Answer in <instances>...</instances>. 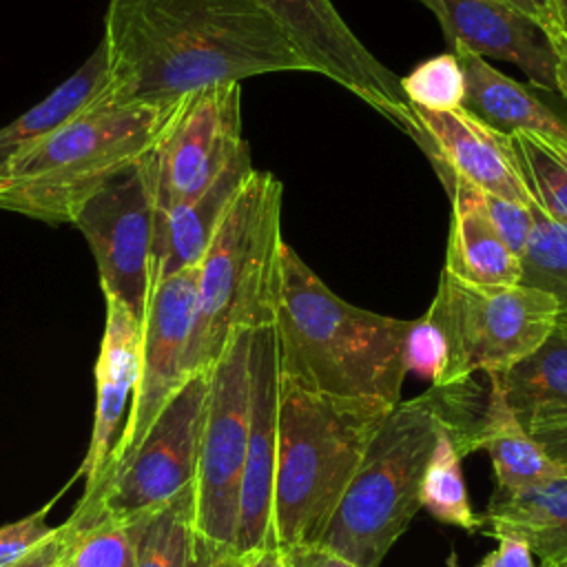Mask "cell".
<instances>
[{
  "instance_id": "10",
  "label": "cell",
  "mask_w": 567,
  "mask_h": 567,
  "mask_svg": "<svg viewBox=\"0 0 567 567\" xmlns=\"http://www.w3.org/2000/svg\"><path fill=\"white\" fill-rule=\"evenodd\" d=\"M244 144L239 82L206 86L182 97L142 157L155 210L164 213L204 193Z\"/></svg>"
},
{
  "instance_id": "2",
  "label": "cell",
  "mask_w": 567,
  "mask_h": 567,
  "mask_svg": "<svg viewBox=\"0 0 567 567\" xmlns=\"http://www.w3.org/2000/svg\"><path fill=\"white\" fill-rule=\"evenodd\" d=\"M410 323L343 301L297 250L281 246L272 319L279 374L303 392L392 410L408 374L403 343Z\"/></svg>"
},
{
  "instance_id": "33",
  "label": "cell",
  "mask_w": 567,
  "mask_h": 567,
  "mask_svg": "<svg viewBox=\"0 0 567 567\" xmlns=\"http://www.w3.org/2000/svg\"><path fill=\"white\" fill-rule=\"evenodd\" d=\"M53 503L55 498L49 501L38 512L0 527V567H7L24 558L33 547H38L44 538L53 534L55 527L47 523V514L53 507Z\"/></svg>"
},
{
  "instance_id": "37",
  "label": "cell",
  "mask_w": 567,
  "mask_h": 567,
  "mask_svg": "<svg viewBox=\"0 0 567 567\" xmlns=\"http://www.w3.org/2000/svg\"><path fill=\"white\" fill-rule=\"evenodd\" d=\"M288 567H357L354 563L346 560L343 556L323 549L319 545L308 547H292L284 551Z\"/></svg>"
},
{
  "instance_id": "3",
  "label": "cell",
  "mask_w": 567,
  "mask_h": 567,
  "mask_svg": "<svg viewBox=\"0 0 567 567\" xmlns=\"http://www.w3.org/2000/svg\"><path fill=\"white\" fill-rule=\"evenodd\" d=\"M470 381L432 385L381 419L319 547L357 567L381 565L421 509V483L441 430L474 425L461 421Z\"/></svg>"
},
{
  "instance_id": "29",
  "label": "cell",
  "mask_w": 567,
  "mask_h": 567,
  "mask_svg": "<svg viewBox=\"0 0 567 567\" xmlns=\"http://www.w3.org/2000/svg\"><path fill=\"white\" fill-rule=\"evenodd\" d=\"M73 543V549L64 567H135L137 543L144 527L140 518H111L100 514H86Z\"/></svg>"
},
{
  "instance_id": "34",
  "label": "cell",
  "mask_w": 567,
  "mask_h": 567,
  "mask_svg": "<svg viewBox=\"0 0 567 567\" xmlns=\"http://www.w3.org/2000/svg\"><path fill=\"white\" fill-rule=\"evenodd\" d=\"M82 512L75 509L62 525H55L53 534L44 538L38 547H33L24 558L7 565V567H64L66 558L73 549L78 532L82 527Z\"/></svg>"
},
{
  "instance_id": "5",
  "label": "cell",
  "mask_w": 567,
  "mask_h": 567,
  "mask_svg": "<svg viewBox=\"0 0 567 567\" xmlns=\"http://www.w3.org/2000/svg\"><path fill=\"white\" fill-rule=\"evenodd\" d=\"M388 412L303 392L279 374L275 547L286 551L319 543Z\"/></svg>"
},
{
  "instance_id": "40",
  "label": "cell",
  "mask_w": 567,
  "mask_h": 567,
  "mask_svg": "<svg viewBox=\"0 0 567 567\" xmlns=\"http://www.w3.org/2000/svg\"><path fill=\"white\" fill-rule=\"evenodd\" d=\"M239 567H286V556L279 547H261L252 554L239 556Z\"/></svg>"
},
{
  "instance_id": "32",
  "label": "cell",
  "mask_w": 567,
  "mask_h": 567,
  "mask_svg": "<svg viewBox=\"0 0 567 567\" xmlns=\"http://www.w3.org/2000/svg\"><path fill=\"white\" fill-rule=\"evenodd\" d=\"M478 199L496 235L514 255L520 257L532 233V206L503 199L485 190H478Z\"/></svg>"
},
{
  "instance_id": "9",
  "label": "cell",
  "mask_w": 567,
  "mask_h": 567,
  "mask_svg": "<svg viewBox=\"0 0 567 567\" xmlns=\"http://www.w3.org/2000/svg\"><path fill=\"white\" fill-rule=\"evenodd\" d=\"M208 370L188 377L166 401L126 465L78 507L111 518H140L195 483L206 414Z\"/></svg>"
},
{
  "instance_id": "11",
  "label": "cell",
  "mask_w": 567,
  "mask_h": 567,
  "mask_svg": "<svg viewBox=\"0 0 567 567\" xmlns=\"http://www.w3.org/2000/svg\"><path fill=\"white\" fill-rule=\"evenodd\" d=\"M197 266L166 277H153L142 315L140 372L122 432L97 483L84 492L93 496L133 456L151 423L177 392L186 377V352L195 319Z\"/></svg>"
},
{
  "instance_id": "25",
  "label": "cell",
  "mask_w": 567,
  "mask_h": 567,
  "mask_svg": "<svg viewBox=\"0 0 567 567\" xmlns=\"http://www.w3.org/2000/svg\"><path fill=\"white\" fill-rule=\"evenodd\" d=\"M472 427H445L441 430L434 452L427 461L421 483V507L432 518L445 525H456L465 532H478L483 518L474 514L467 496V487L461 472V458L467 452Z\"/></svg>"
},
{
  "instance_id": "26",
  "label": "cell",
  "mask_w": 567,
  "mask_h": 567,
  "mask_svg": "<svg viewBox=\"0 0 567 567\" xmlns=\"http://www.w3.org/2000/svg\"><path fill=\"white\" fill-rule=\"evenodd\" d=\"M195 545V483H190L177 496L146 514L135 567H190Z\"/></svg>"
},
{
  "instance_id": "12",
  "label": "cell",
  "mask_w": 567,
  "mask_h": 567,
  "mask_svg": "<svg viewBox=\"0 0 567 567\" xmlns=\"http://www.w3.org/2000/svg\"><path fill=\"white\" fill-rule=\"evenodd\" d=\"M71 224L91 248L104 297L120 299L142 321L155 246V197L144 159L91 195Z\"/></svg>"
},
{
  "instance_id": "22",
  "label": "cell",
  "mask_w": 567,
  "mask_h": 567,
  "mask_svg": "<svg viewBox=\"0 0 567 567\" xmlns=\"http://www.w3.org/2000/svg\"><path fill=\"white\" fill-rule=\"evenodd\" d=\"M481 518L487 536L525 540L540 565L567 560V474L520 489L494 487Z\"/></svg>"
},
{
  "instance_id": "27",
  "label": "cell",
  "mask_w": 567,
  "mask_h": 567,
  "mask_svg": "<svg viewBox=\"0 0 567 567\" xmlns=\"http://www.w3.org/2000/svg\"><path fill=\"white\" fill-rule=\"evenodd\" d=\"M520 284L549 292L558 301L556 332L567 337V224L532 206V233L520 255Z\"/></svg>"
},
{
  "instance_id": "13",
  "label": "cell",
  "mask_w": 567,
  "mask_h": 567,
  "mask_svg": "<svg viewBox=\"0 0 567 567\" xmlns=\"http://www.w3.org/2000/svg\"><path fill=\"white\" fill-rule=\"evenodd\" d=\"M257 2L281 24L315 73L328 75L348 89L414 142L421 137L399 78L365 49L330 0Z\"/></svg>"
},
{
  "instance_id": "1",
  "label": "cell",
  "mask_w": 567,
  "mask_h": 567,
  "mask_svg": "<svg viewBox=\"0 0 567 567\" xmlns=\"http://www.w3.org/2000/svg\"><path fill=\"white\" fill-rule=\"evenodd\" d=\"M106 80L89 109L175 104L206 86L312 71L257 0H109Z\"/></svg>"
},
{
  "instance_id": "15",
  "label": "cell",
  "mask_w": 567,
  "mask_h": 567,
  "mask_svg": "<svg viewBox=\"0 0 567 567\" xmlns=\"http://www.w3.org/2000/svg\"><path fill=\"white\" fill-rule=\"evenodd\" d=\"M450 47L516 64L534 86L556 93V49L527 16L494 0H419Z\"/></svg>"
},
{
  "instance_id": "43",
  "label": "cell",
  "mask_w": 567,
  "mask_h": 567,
  "mask_svg": "<svg viewBox=\"0 0 567 567\" xmlns=\"http://www.w3.org/2000/svg\"><path fill=\"white\" fill-rule=\"evenodd\" d=\"M538 567H567V560H563V563H556V565H538Z\"/></svg>"
},
{
  "instance_id": "45",
  "label": "cell",
  "mask_w": 567,
  "mask_h": 567,
  "mask_svg": "<svg viewBox=\"0 0 567 567\" xmlns=\"http://www.w3.org/2000/svg\"><path fill=\"white\" fill-rule=\"evenodd\" d=\"M286 567H288V565H286Z\"/></svg>"
},
{
  "instance_id": "4",
  "label": "cell",
  "mask_w": 567,
  "mask_h": 567,
  "mask_svg": "<svg viewBox=\"0 0 567 567\" xmlns=\"http://www.w3.org/2000/svg\"><path fill=\"white\" fill-rule=\"evenodd\" d=\"M281 182L252 171L221 215L197 264L186 377L210 370L239 328L268 326L281 277Z\"/></svg>"
},
{
  "instance_id": "36",
  "label": "cell",
  "mask_w": 567,
  "mask_h": 567,
  "mask_svg": "<svg viewBox=\"0 0 567 567\" xmlns=\"http://www.w3.org/2000/svg\"><path fill=\"white\" fill-rule=\"evenodd\" d=\"M496 549L483 556L476 567H536L534 554L525 540L514 536H496Z\"/></svg>"
},
{
  "instance_id": "18",
  "label": "cell",
  "mask_w": 567,
  "mask_h": 567,
  "mask_svg": "<svg viewBox=\"0 0 567 567\" xmlns=\"http://www.w3.org/2000/svg\"><path fill=\"white\" fill-rule=\"evenodd\" d=\"M252 171L250 148L244 144L233 162L204 193L184 204L171 206L164 213L155 210L151 281L153 277H166L195 268L202 261L221 215Z\"/></svg>"
},
{
  "instance_id": "41",
  "label": "cell",
  "mask_w": 567,
  "mask_h": 567,
  "mask_svg": "<svg viewBox=\"0 0 567 567\" xmlns=\"http://www.w3.org/2000/svg\"><path fill=\"white\" fill-rule=\"evenodd\" d=\"M556 49V93H560V97L567 104V38H560L554 42Z\"/></svg>"
},
{
  "instance_id": "44",
  "label": "cell",
  "mask_w": 567,
  "mask_h": 567,
  "mask_svg": "<svg viewBox=\"0 0 567 567\" xmlns=\"http://www.w3.org/2000/svg\"><path fill=\"white\" fill-rule=\"evenodd\" d=\"M450 567H456V556L454 554L450 556Z\"/></svg>"
},
{
  "instance_id": "14",
  "label": "cell",
  "mask_w": 567,
  "mask_h": 567,
  "mask_svg": "<svg viewBox=\"0 0 567 567\" xmlns=\"http://www.w3.org/2000/svg\"><path fill=\"white\" fill-rule=\"evenodd\" d=\"M279 352L272 323L250 330V408L239 492L235 554L246 556L272 543V489L277 467Z\"/></svg>"
},
{
  "instance_id": "20",
  "label": "cell",
  "mask_w": 567,
  "mask_h": 567,
  "mask_svg": "<svg viewBox=\"0 0 567 567\" xmlns=\"http://www.w3.org/2000/svg\"><path fill=\"white\" fill-rule=\"evenodd\" d=\"M452 53L465 78L463 111L505 137L529 133L567 146V124L538 95L476 53L461 47H452Z\"/></svg>"
},
{
  "instance_id": "35",
  "label": "cell",
  "mask_w": 567,
  "mask_h": 567,
  "mask_svg": "<svg viewBox=\"0 0 567 567\" xmlns=\"http://www.w3.org/2000/svg\"><path fill=\"white\" fill-rule=\"evenodd\" d=\"M494 2L512 7L518 13L527 16L532 22H536L545 31V35L551 40V44L556 40L565 38L558 11L554 7V0H494Z\"/></svg>"
},
{
  "instance_id": "24",
  "label": "cell",
  "mask_w": 567,
  "mask_h": 567,
  "mask_svg": "<svg viewBox=\"0 0 567 567\" xmlns=\"http://www.w3.org/2000/svg\"><path fill=\"white\" fill-rule=\"evenodd\" d=\"M106 80V51L100 42L86 62L44 100L0 128V175L49 133L93 104Z\"/></svg>"
},
{
  "instance_id": "8",
  "label": "cell",
  "mask_w": 567,
  "mask_h": 567,
  "mask_svg": "<svg viewBox=\"0 0 567 567\" xmlns=\"http://www.w3.org/2000/svg\"><path fill=\"white\" fill-rule=\"evenodd\" d=\"M250 330H235L208 370V396L195 476L197 536L233 551L248 439Z\"/></svg>"
},
{
  "instance_id": "23",
  "label": "cell",
  "mask_w": 567,
  "mask_h": 567,
  "mask_svg": "<svg viewBox=\"0 0 567 567\" xmlns=\"http://www.w3.org/2000/svg\"><path fill=\"white\" fill-rule=\"evenodd\" d=\"M498 379L507 403L532 434L567 425V337L554 330L534 354Z\"/></svg>"
},
{
  "instance_id": "42",
  "label": "cell",
  "mask_w": 567,
  "mask_h": 567,
  "mask_svg": "<svg viewBox=\"0 0 567 567\" xmlns=\"http://www.w3.org/2000/svg\"><path fill=\"white\" fill-rule=\"evenodd\" d=\"M554 7L558 11V18H560V27H563V33L567 38V0H554Z\"/></svg>"
},
{
  "instance_id": "39",
  "label": "cell",
  "mask_w": 567,
  "mask_h": 567,
  "mask_svg": "<svg viewBox=\"0 0 567 567\" xmlns=\"http://www.w3.org/2000/svg\"><path fill=\"white\" fill-rule=\"evenodd\" d=\"M534 439L543 445V450L549 454V458L554 463H558L563 467V472L567 474V425L538 430V432H534Z\"/></svg>"
},
{
  "instance_id": "19",
  "label": "cell",
  "mask_w": 567,
  "mask_h": 567,
  "mask_svg": "<svg viewBox=\"0 0 567 567\" xmlns=\"http://www.w3.org/2000/svg\"><path fill=\"white\" fill-rule=\"evenodd\" d=\"M452 202L445 272L463 284L494 288L520 284V257L514 255L489 224L478 188L463 177L439 171Z\"/></svg>"
},
{
  "instance_id": "7",
  "label": "cell",
  "mask_w": 567,
  "mask_h": 567,
  "mask_svg": "<svg viewBox=\"0 0 567 567\" xmlns=\"http://www.w3.org/2000/svg\"><path fill=\"white\" fill-rule=\"evenodd\" d=\"M558 312V301L545 290L523 284L483 288L443 270L425 312L447 346L441 385L512 370L547 341Z\"/></svg>"
},
{
  "instance_id": "16",
  "label": "cell",
  "mask_w": 567,
  "mask_h": 567,
  "mask_svg": "<svg viewBox=\"0 0 567 567\" xmlns=\"http://www.w3.org/2000/svg\"><path fill=\"white\" fill-rule=\"evenodd\" d=\"M421 128L416 144L430 157L434 171H450L489 195L534 206L509 142L463 109L425 111L410 106Z\"/></svg>"
},
{
  "instance_id": "30",
  "label": "cell",
  "mask_w": 567,
  "mask_h": 567,
  "mask_svg": "<svg viewBox=\"0 0 567 567\" xmlns=\"http://www.w3.org/2000/svg\"><path fill=\"white\" fill-rule=\"evenodd\" d=\"M399 84L408 104L425 111H454L465 97L463 69L452 51L421 62Z\"/></svg>"
},
{
  "instance_id": "17",
  "label": "cell",
  "mask_w": 567,
  "mask_h": 567,
  "mask_svg": "<svg viewBox=\"0 0 567 567\" xmlns=\"http://www.w3.org/2000/svg\"><path fill=\"white\" fill-rule=\"evenodd\" d=\"M104 303L106 319L95 361V416L89 450L78 470V476L86 478V489L97 483L122 432L126 403L133 399L140 372L142 321L115 297H104Z\"/></svg>"
},
{
  "instance_id": "6",
  "label": "cell",
  "mask_w": 567,
  "mask_h": 567,
  "mask_svg": "<svg viewBox=\"0 0 567 567\" xmlns=\"http://www.w3.org/2000/svg\"><path fill=\"white\" fill-rule=\"evenodd\" d=\"M175 104L84 109L0 175V208L71 224L91 195L148 153Z\"/></svg>"
},
{
  "instance_id": "21",
  "label": "cell",
  "mask_w": 567,
  "mask_h": 567,
  "mask_svg": "<svg viewBox=\"0 0 567 567\" xmlns=\"http://www.w3.org/2000/svg\"><path fill=\"white\" fill-rule=\"evenodd\" d=\"M476 450L489 454L496 489H520L565 476L507 403L498 374H487V399L472 425L467 452Z\"/></svg>"
},
{
  "instance_id": "28",
  "label": "cell",
  "mask_w": 567,
  "mask_h": 567,
  "mask_svg": "<svg viewBox=\"0 0 567 567\" xmlns=\"http://www.w3.org/2000/svg\"><path fill=\"white\" fill-rule=\"evenodd\" d=\"M507 142L536 206L567 224V146L529 133H514Z\"/></svg>"
},
{
  "instance_id": "31",
  "label": "cell",
  "mask_w": 567,
  "mask_h": 567,
  "mask_svg": "<svg viewBox=\"0 0 567 567\" xmlns=\"http://www.w3.org/2000/svg\"><path fill=\"white\" fill-rule=\"evenodd\" d=\"M405 372L427 379L432 385H441L447 365V346L436 323L423 315L410 323L403 343Z\"/></svg>"
},
{
  "instance_id": "38",
  "label": "cell",
  "mask_w": 567,
  "mask_h": 567,
  "mask_svg": "<svg viewBox=\"0 0 567 567\" xmlns=\"http://www.w3.org/2000/svg\"><path fill=\"white\" fill-rule=\"evenodd\" d=\"M190 567H239V556L228 547H219L197 536L195 558Z\"/></svg>"
}]
</instances>
